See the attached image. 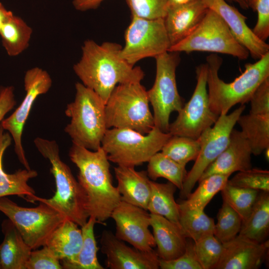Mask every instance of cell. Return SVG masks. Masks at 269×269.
<instances>
[{"label":"cell","mask_w":269,"mask_h":269,"mask_svg":"<svg viewBox=\"0 0 269 269\" xmlns=\"http://www.w3.org/2000/svg\"><path fill=\"white\" fill-rule=\"evenodd\" d=\"M150 183L151 192L147 211L150 214L163 216L179 226V205L174 197L177 187L169 181L159 183L150 180Z\"/></svg>","instance_id":"cell-27"},{"label":"cell","mask_w":269,"mask_h":269,"mask_svg":"<svg viewBox=\"0 0 269 269\" xmlns=\"http://www.w3.org/2000/svg\"><path fill=\"white\" fill-rule=\"evenodd\" d=\"M32 29L21 18L11 16L0 28L3 47L10 56H16L28 47Z\"/></svg>","instance_id":"cell-29"},{"label":"cell","mask_w":269,"mask_h":269,"mask_svg":"<svg viewBox=\"0 0 269 269\" xmlns=\"http://www.w3.org/2000/svg\"><path fill=\"white\" fill-rule=\"evenodd\" d=\"M249 8L257 13V21L252 29L261 39L269 36V0H247Z\"/></svg>","instance_id":"cell-40"},{"label":"cell","mask_w":269,"mask_h":269,"mask_svg":"<svg viewBox=\"0 0 269 269\" xmlns=\"http://www.w3.org/2000/svg\"><path fill=\"white\" fill-rule=\"evenodd\" d=\"M221 191L223 200L238 213L242 221L250 214L260 192L232 186L228 183Z\"/></svg>","instance_id":"cell-35"},{"label":"cell","mask_w":269,"mask_h":269,"mask_svg":"<svg viewBox=\"0 0 269 269\" xmlns=\"http://www.w3.org/2000/svg\"><path fill=\"white\" fill-rule=\"evenodd\" d=\"M31 252L26 269H62L60 261L46 246Z\"/></svg>","instance_id":"cell-41"},{"label":"cell","mask_w":269,"mask_h":269,"mask_svg":"<svg viewBox=\"0 0 269 269\" xmlns=\"http://www.w3.org/2000/svg\"><path fill=\"white\" fill-rule=\"evenodd\" d=\"M52 81L49 73L35 67L27 70L24 77L25 95L20 105L0 126L10 134L14 143V151L20 162L27 169H31L22 143L24 125L36 98L46 94L51 87Z\"/></svg>","instance_id":"cell-14"},{"label":"cell","mask_w":269,"mask_h":269,"mask_svg":"<svg viewBox=\"0 0 269 269\" xmlns=\"http://www.w3.org/2000/svg\"><path fill=\"white\" fill-rule=\"evenodd\" d=\"M237 123L248 140L252 154L260 155L269 148V115H241Z\"/></svg>","instance_id":"cell-28"},{"label":"cell","mask_w":269,"mask_h":269,"mask_svg":"<svg viewBox=\"0 0 269 269\" xmlns=\"http://www.w3.org/2000/svg\"><path fill=\"white\" fill-rule=\"evenodd\" d=\"M14 91L12 86L0 87V123L16 104Z\"/></svg>","instance_id":"cell-44"},{"label":"cell","mask_w":269,"mask_h":269,"mask_svg":"<svg viewBox=\"0 0 269 269\" xmlns=\"http://www.w3.org/2000/svg\"><path fill=\"white\" fill-rule=\"evenodd\" d=\"M187 241L185 252L177 258L172 260L159 259L161 269H202L197 260L193 248L194 241Z\"/></svg>","instance_id":"cell-42"},{"label":"cell","mask_w":269,"mask_h":269,"mask_svg":"<svg viewBox=\"0 0 269 269\" xmlns=\"http://www.w3.org/2000/svg\"><path fill=\"white\" fill-rule=\"evenodd\" d=\"M269 240L258 243L238 234L223 244L220 259L215 269H258L269 255Z\"/></svg>","instance_id":"cell-17"},{"label":"cell","mask_w":269,"mask_h":269,"mask_svg":"<svg viewBox=\"0 0 269 269\" xmlns=\"http://www.w3.org/2000/svg\"><path fill=\"white\" fill-rule=\"evenodd\" d=\"M156 76L154 84L147 91L153 111L154 126L168 133L169 118L184 105L177 87L176 70L180 62L177 52H166L156 57Z\"/></svg>","instance_id":"cell-10"},{"label":"cell","mask_w":269,"mask_h":269,"mask_svg":"<svg viewBox=\"0 0 269 269\" xmlns=\"http://www.w3.org/2000/svg\"><path fill=\"white\" fill-rule=\"evenodd\" d=\"M227 183L238 187L269 192V171L252 168L239 171Z\"/></svg>","instance_id":"cell-38"},{"label":"cell","mask_w":269,"mask_h":269,"mask_svg":"<svg viewBox=\"0 0 269 269\" xmlns=\"http://www.w3.org/2000/svg\"><path fill=\"white\" fill-rule=\"evenodd\" d=\"M250 113L255 115H269V77L257 88L250 100Z\"/></svg>","instance_id":"cell-43"},{"label":"cell","mask_w":269,"mask_h":269,"mask_svg":"<svg viewBox=\"0 0 269 269\" xmlns=\"http://www.w3.org/2000/svg\"><path fill=\"white\" fill-rule=\"evenodd\" d=\"M97 221L93 217H89L87 222L81 228L83 242L80 252L70 262H62L63 269H104L98 261L97 253L99 248L94 235V227Z\"/></svg>","instance_id":"cell-30"},{"label":"cell","mask_w":269,"mask_h":269,"mask_svg":"<svg viewBox=\"0 0 269 269\" xmlns=\"http://www.w3.org/2000/svg\"><path fill=\"white\" fill-rule=\"evenodd\" d=\"M168 52H209L228 54L246 60L249 52L233 36L223 19L208 9L194 31L181 41L170 47Z\"/></svg>","instance_id":"cell-8"},{"label":"cell","mask_w":269,"mask_h":269,"mask_svg":"<svg viewBox=\"0 0 269 269\" xmlns=\"http://www.w3.org/2000/svg\"><path fill=\"white\" fill-rule=\"evenodd\" d=\"M150 215V226L159 258L172 260L182 255L186 250L187 240L180 227L163 216Z\"/></svg>","instance_id":"cell-21"},{"label":"cell","mask_w":269,"mask_h":269,"mask_svg":"<svg viewBox=\"0 0 269 269\" xmlns=\"http://www.w3.org/2000/svg\"><path fill=\"white\" fill-rule=\"evenodd\" d=\"M125 40L120 55L132 66L144 58H155L167 52L170 47L164 18L147 19L132 15Z\"/></svg>","instance_id":"cell-12"},{"label":"cell","mask_w":269,"mask_h":269,"mask_svg":"<svg viewBox=\"0 0 269 269\" xmlns=\"http://www.w3.org/2000/svg\"><path fill=\"white\" fill-rule=\"evenodd\" d=\"M110 218L115 222L117 238L142 251L154 250L156 245L149 230L150 215L147 210L121 200Z\"/></svg>","instance_id":"cell-15"},{"label":"cell","mask_w":269,"mask_h":269,"mask_svg":"<svg viewBox=\"0 0 269 269\" xmlns=\"http://www.w3.org/2000/svg\"><path fill=\"white\" fill-rule=\"evenodd\" d=\"M230 2H234L237 3L239 6L244 9H249V6L247 0H228Z\"/></svg>","instance_id":"cell-48"},{"label":"cell","mask_w":269,"mask_h":269,"mask_svg":"<svg viewBox=\"0 0 269 269\" xmlns=\"http://www.w3.org/2000/svg\"><path fill=\"white\" fill-rule=\"evenodd\" d=\"M196 78V87L190 99L178 112L175 120L169 125L168 133L171 135L197 139L204 131L215 124L219 117L210 107L206 63L197 66Z\"/></svg>","instance_id":"cell-13"},{"label":"cell","mask_w":269,"mask_h":269,"mask_svg":"<svg viewBox=\"0 0 269 269\" xmlns=\"http://www.w3.org/2000/svg\"><path fill=\"white\" fill-rule=\"evenodd\" d=\"M242 223V219L238 213L223 200L222 207L217 214L214 235L221 243L224 244L239 234Z\"/></svg>","instance_id":"cell-36"},{"label":"cell","mask_w":269,"mask_h":269,"mask_svg":"<svg viewBox=\"0 0 269 269\" xmlns=\"http://www.w3.org/2000/svg\"><path fill=\"white\" fill-rule=\"evenodd\" d=\"M13 15V13L7 10L0 2V28Z\"/></svg>","instance_id":"cell-46"},{"label":"cell","mask_w":269,"mask_h":269,"mask_svg":"<svg viewBox=\"0 0 269 269\" xmlns=\"http://www.w3.org/2000/svg\"><path fill=\"white\" fill-rule=\"evenodd\" d=\"M0 212L4 214L32 250L45 245L55 229L66 219L47 204L35 207L17 205L6 197L0 198Z\"/></svg>","instance_id":"cell-9"},{"label":"cell","mask_w":269,"mask_h":269,"mask_svg":"<svg viewBox=\"0 0 269 269\" xmlns=\"http://www.w3.org/2000/svg\"><path fill=\"white\" fill-rule=\"evenodd\" d=\"M104 0H73L72 4L76 9L86 11L98 8Z\"/></svg>","instance_id":"cell-45"},{"label":"cell","mask_w":269,"mask_h":269,"mask_svg":"<svg viewBox=\"0 0 269 269\" xmlns=\"http://www.w3.org/2000/svg\"><path fill=\"white\" fill-rule=\"evenodd\" d=\"M100 243L110 269H158L159 257L154 250L145 252L127 246L111 232L104 230Z\"/></svg>","instance_id":"cell-16"},{"label":"cell","mask_w":269,"mask_h":269,"mask_svg":"<svg viewBox=\"0 0 269 269\" xmlns=\"http://www.w3.org/2000/svg\"><path fill=\"white\" fill-rule=\"evenodd\" d=\"M252 154L248 141L241 131L233 129L228 145L205 169L199 180L214 174L231 175L236 171L250 169L252 168Z\"/></svg>","instance_id":"cell-19"},{"label":"cell","mask_w":269,"mask_h":269,"mask_svg":"<svg viewBox=\"0 0 269 269\" xmlns=\"http://www.w3.org/2000/svg\"><path fill=\"white\" fill-rule=\"evenodd\" d=\"M208 9L202 0L168 7L164 21L170 46L191 34L201 22Z\"/></svg>","instance_id":"cell-20"},{"label":"cell","mask_w":269,"mask_h":269,"mask_svg":"<svg viewBox=\"0 0 269 269\" xmlns=\"http://www.w3.org/2000/svg\"><path fill=\"white\" fill-rule=\"evenodd\" d=\"M195 0H168V8L187 3Z\"/></svg>","instance_id":"cell-47"},{"label":"cell","mask_w":269,"mask_h":269,"mask_svg":"<svg viewBox=\"0 0 269 269\" xmlns=\"http://www.w3.org/2000/svg\"><path fill=\"white\" fill-rule=\"evenodd\" d=\"M147 174L149 178L156 180L162 177L182 188L187 172L185 167L176 162L162 152L154 154L148 160Z\"/></svg>","instance_id":"cell-33"},{"label":"cell","mask_w":269,"mask_h":269,"mask_svg":"<svg viewBox=\"0 0 269 269\" xmlns=\"http://www.w3.org/2000/svg\"><path fill=\"white\" fill-rule=\"evenodd\" d=\"M73 221L65 219L52 232L44 246L60 262L73 260L82 247L81 229Z\"/></svg>","instance_id":"cell-25"},{"label":"cell","mask_w":269,"mask_h":269,"mask_svg":"<svg viewBox=\"0 0 269 269\" xmlns=\"http://www.w3.org/2000/svg\"><path fill=\"white\" fill-rule=\"evenodd\" d=\"M149 103L147 91L140 82L118 85L105 104L107 128L148 134L154 127Z\"/></svg>","instance_id":"cell-6"},{"label":"cell","mask_w":269,"mask_h":269,"mask_svg":"<svg viewBox=\"0 0 269 269\" xmlns=\"http://www.w3.org/2000/svg\"><path fill=\"white\" fill-rule=\"evenodd\" d=\"M114 171L121 200L147 210L151 187L146 171L120 165L114 168Z\"/></svg>","instance_id":"cell-22"},{"label":"cell","mask_w":269,"mask_h":269,"mask_svg":"<svg viewBox=\"0 0 269 269\" xmlns=\"http://www.w3.org/2000/svg\"><path fill=\"white\" fill-rule=\"evenodd\" d=\"M245 109V105H241L230 114L219 116L215 124L201 134L198 138L199 153L180 190L181 198L188 196L205 169L226 148L231 132Z\"/></svg>","instance_id":"cell-11"},{"label":"cell","mask_w":269,"mask_h":269,"mask_svg":"<svg viewBox=\"0 0 269 269\" xmlns=\"http://www.w3.org/2000/svg\"><path fill=\"white\" fill-rule=\"evenodd\" d=\"M269 233V192L260 191L252 210L242 221L239 235L258 243L266 240Z\"/></svg>","instance_id":"cell-26"},{"label":"cell","mask_w":269,"mask_h":269,"mask_svg":"<svg viewBox=\"0 0 269 269\" xmlns=\"http://www.w3.org/2000/svg\"><path fill=\"white\" fill-rule=\"evenodd\" d=\"M179 226L187 238L195 242L206 235L214 234V219L206 215L204 210L179 206Z\"/></svg>","instance_id":"cell-32"},{"label":"cell","mask_w":269,"mask_h":269,"mask_svg":"<svg viewBox=\"0 0 269 269\" xmlns=\"http://www.w3.org/2000/svg\"><path fill=\"white\" fill-rule=\"evenodd\" d=\"M197 260L202 269H215L222 255L223 244L210 234L194 242Z\"/></svg>","instance_id":"cell-37"},{"label":"cell","mask_w":269,"mask_h":269,"mask_svg":"<svg viewBox=\"0 0 269 269\" xmlns=\"http://www.w3.org/2000/svg\"><path fill=\"white\" fill-rule=\"evenodd\" d=\"M69 156L78 169L77 180L87 196L89 217L103 224L121 201V196L113 184L106 153L101 146L91 150L73 143Z\"/></svg>","instance_id":"cell-2"},{"label":"cell","mask_w":269,"mask_h":269,"mask_svg":"<svg viewBox=\"0 0 269 269\" xmlns=\"http://www.w3.org/2000/svg\"><path fill=\"white\" fill-rule=\"evenodd\" d=\"M122 48L115 42L98 44L87 40L82 46L80 59L73 66L82 83L94 91L105 104L118 85L140 82L144 76L140 67L130 65L121 57Z\"/></svg>","instance_id":"cell-1"},{"label":"cell","mask_w":269,"mask_h":269,"mask_svg":"<svg viewBox=\"0 0 269 269\" xmlns=\"http://www.w3.org/2000/svg\"><path fill=\"white\" fill-rule=\"evenodd\" d=\"M200 144L198 139L172 135L163 146L161 152L170 158L185 166L198 156Z\"/></svg>","instance_id":"cell-34"},{"label":"cell","mask_w":269,"mask_h":269,"mask_svg":"<svg viewBox=\"0 0 269 269\" xmlns=\"http://www.w3.org/2000/svg\"><path fill=\"white\" fill-rule=\"evenodd\" d=\"M3 241L0 244L1 269H26L32 249L9 219L3 221Z\"/></svg>","instance_id":"cell-24"},{"label":"cell","mask_w":269,"mask_h":269,"mask_svg":"<svg viewBox=\"0 0 269 269\" xmlns=\"http://www.w3.org/2000/svg\"><path fill=\"white\" fill-rule=\"evenodd\" d=\"M223 59L216 54L206 58L208 93L211 111L218 116L227 114L234 106L248 103L253 93L269 77V52L245 70L233 81L226 83L219 76Z\"/></svg>","instance_id":"cell-3"},{"label":"cell","mask_w":269,"mask_h":269,"mask_svg":"<svg viewBox=\"0 0 269 269\" xmlns=\"http://www.w3.org/2000/svg\"><path fill=\"white\" fill-rule=\"evenodd\" d=\"M202 0L223 19L233 36L254 59H259L269 52V45L254 33L246 23L247 17L237 8L225 0Z\"/></svg>","instance_id":"cell-18"},{"label":"cell","mask_w":269,"mask_h":269,"mask_svg":"<svg viewBox=\"0 0 269 269\" xmlns=\"http://www.w3.org/2000/svg\"><path fill=\"white\" fill-rule=\"evenodd\" d=\"M34 144L51 164L50 172L55 179L56 191L51 198L46 199L35 195L30 202L44 203L66 219L82 227L89 218L87 196L69 167L61 159L57 143L53 140L37 137L34 139Z\"/></svg>","instance_id":"cell-4"},{"label":"cell","mask_w":269,"mask_h":269,"mask_svg":"<svg viewBox=\"0 0 269 269\" xmlns=\"http://www.w3.org/2000/svg\"><path fill=\"white\" fill-rule=\"evenodd\" d=\"M12 137L0 126V198L9 195L22 197L30 202L35 195L34 190L28 185V181L36 177V171L30 169H19L11 174L7 173L3 168V156L5 150L11 143Z\"/></svg>","instance_id":"cell-23"},{"label":"cell","mask_w":269,"mask_h":269,"mask_svg":"<svg viewBox=\"0 0 269 269\" xmlns=\"http://www.w3.org/2000/svg\"><path fill=\"white\" fill-rule=\"evenodd\" d=\"M171 136L155 126L145 134L129 129L110 128L105 133L101 147L109 161L135 167L148 162Z\"/></svg>","instance_id":"cell-7"},{"label":"cell","mask_w":269,"mask_h":269,"mask_svg":"<svg viewBox=\"0 0 269 269\" xmlns=\"http://www.w3.org/2000/svg\"><path fill=\"white\" fill-rule=\"evenodd\" d=\"M74 100L67 104L65 115L70 118L64 129L73 143L91 150L101 146L108 129L105 103L92 90L82 83L75 84Z\"/></svg>","instance_id":"cell-5"},{"label":"cell","mask_w":269,"mask_h":269,"mask_svg":"<svg viewBox=\"0 0 269 269\" xmlns=\"http://www.w3.org/2000/svg\"><path fill=\"white\" fill-rule=\"evenodd\" d=\"M0 269H1L0 266Z\"/></svg>","instance_id":"cell-49"},{"label":"cell","mask_w":269,"mask_h":269,"mask_svg":"<svg viewBox=\"0 0 269 269\" xmlns=\"http://www.w3.org/2000/svg\"><path fill=\"white\" fill-rule=\"evenodd\" d=\"M132 15L147 19L164 18L168 0H126Z\"/></svg>","instance_id":"cell-39"},{"label":"cell","mask_w":269,"mask_h":269,"mask_svg":"<svg viewBox=\"0 0 269 269\" xmlns=\"http://www.w3.org/2000/svg\"><path fill=\"white\" fill-rule=\"evenodd\" d=\"M230 176L214 174L199 180L196 189L178 203L179 206L184 208L204 210L214 196L226 185Z\"/></svg>","instance_id":"cell-31"}]
</instances>
